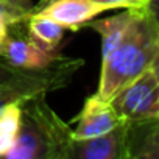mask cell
<instances>
[{"label": "cell", "mask_w": 159, "mask_h": 159, "mask_svg": "<svg viewBox=\"0 0 159 159\" xmlns=\"http://www.w3.org/2000/svg\"><path fill=\"white\" fill-rule=\"evenodd\" d=\"M128 159H159V119L128 123Z\"/></svg>", "instance_id": "9c48e42d"}, {"label": "cell", "mask_w": 159, "mask_h": 159, "mask_svg": "<svg viewBox=\"0 0 159 159\" xmlns=\"http://www.w3.org/2000/svg\"><path fill=\"white\" fill-rule=\"evenodd\" d=\"M105 11L108 10L95 0H50L33 13L48 16L66 30L76 31Z\"/></svg>", "instance_id": "52a82bcc"}, {"label": "cell", "mask_w": 159, "mask_h": 159, "mask_svg": "<svg viewBox=\"0 0 159 159\" xmlns=\"http://www.w3.org/2000/svg\"><path fill=\"white\" fill-rule=\"evenodd\" d=\"M48 2H50V0H45V2H44V5H45V3H48ZM44 5H42V7H44ZM38 10H39V8H38Z\"/></svg>", "instance_id": "44dd1931"}, {"label": "cell", "mask_w": 159, "mask_h": 159, "mask_svg": "<svg viewBox=\"0 0 159 159\" xmlns=\"http://www.w3.org/2000/svg\"><path fill=\"white\" fill-rule=\"evenodd\" d=\"M157 50L159 30L145 7H140L119 45L102 58V73L95 95L109 102L122 88L151 67Z\"/></svg>", "instance_id": "6da1fadb"}, {"label": "cell", "mask_w": 159, "mask_h": 159, "mask_svg": "<svg viewBox=\"0 0 159 159\" xmlns=\"http://www.w3.org/2000/svg\"><path fill=\"white\" fill-rule=\"evenodd\" d=\"M150 70L154 73L156 80L159 81V50H157V53H156V56H154V59H153V62H151V67H150Z\"/></svg>", "instance_id": "d6986e66"}, {"label": "cell", "mask_w": 159, "mask_h": 159, "mask_svg": "<svg viewBox=\"0 0 159 159\" xmlns=\"http://www.w3.org/2000/svg\"><path fill=\"white\" fill-rule=\"evenodd\" d=\"M58 53H50L28 38H11L5 45L2 59L17 69H42L48 66Z\"/></svg>", "instance_id": "ba28073f"}, {"label": "cell", "mask_w": 159, "mask_h": 159, "mask_svg": "<svg viewBox=\"0 0 159 159\" xmlns=\"http://www.w3.org/2000/svg\"><path fill=\"white\" fill-rule=\"evenodd\" d=\"M38 94L20 103V126L5 159H69L72 128Z\"/></svg>", "instance_id": "7a4b0ae2"}, {"label": "cell", "mask_w": 159, "mask_h": 159, "mask_svg": "<svg viewBox=\"0 0 159 159\" xmlns=\"http://www.w3.org/2000/svg\"><path fill=\"white\" fill-rule=\"evenodd\" d=\"M83 64L81 58L56 55L42 69H24L19 75L0 84V109L10 103H22L38 94H48L66 88Z\"/></svg>", "instance_id": "3957f363"}, {"label": "cell", "mask_w": 159, "mask_h": 159, "mask_svg": "<svg viewBox=\"0 0 159 159\" xmlns=\"http://www.w3.org/2000/svg\"><path fill=\"white\" fill-rule=\"evenodd\" d=\"M25 22L28 24V36L38 45L50 53H58V47L66 33L62 25L41 13H31Z\"/></svg>", "instance_id": "8fae6325"}, {"label": "cell", "mask_w": 159, "mask_h": 159, "mask_svg": "<svg viewBox=\"0 0 159 159\" xmlns=\"http://www.w3.org/2000/svg\"><path fill=\"white\" fill-rule=\"evenodd\" d=\"M22 70H24V69H17V67H14V66L5 62L3 59H0V84L5 83V81H8V80H11V78H14V76L19 75Z\"/></svg>", "instance_id": "2e32d148"}, {"label": "cell", "mask_w": 159, "mask_h": 159, "mask_svg": "<svg viewBox=\"0 0 159 159\" xmlns=\"http://www.w3.org/2000/svg\"><path fill=\"white\" fill-rule=\"evenodd\" d=\"M44 2H45V0H41V2H39V3H38V5H34V8H33V11H36V10H38V8H41V7H42V5H44Z\"/></svg>", "instance_id": "ffe728a7"}, {"label": "cell", "mask_w": 159, "mask_h": 159, "mask_svg": "<svg viewBox=\"0 0 159 159\" xmlns=\"http://www.w3.org/2000/svg\"><path fill=\"white\" fill-rule=\"evenodd\" d=\"M139 8H123L122 13L106 17V19H92L86 27L92 28L102 36V58L108 56L123 39L129 30Z\"/></svg>", "instance_id": "30bf717a"}, {"label": "cell", "mask_w": 159, "mask_h": 159, "mask_svg": "<svg viewBox=\"0 0 159 159\" xmlns=\"http://www.w3.org/2000/svg\"><path fill=\"white\" fill-rule=\"evenodd\" d=\"M5 2H7V0H5Z\"/></svg>", "instance_id": "603a6c76"}, {"label": "cell", "mask_w": 159, "mask_h": 159, "mask_svg": "<svg viewBox=\"0 0 159 159\" xmlns=\"http://www.w3.org/2000/svg\"><path fill=\"white\" fill-rule=\"evenodd\" d=\"M7 2L11 3V5H14V7H17V8H20L22 11H25L28 14H31L33 13V8H34L31 0H7Z\"/></svg>", "instance_id": "ac0fdd59"}, {"label": "cell", "mask_w": 159, "mask_h": 159, "mask_svg": "<svg viewBox=\"0 0 159 159\" xmlns=\"http://www.w3.org/2000/svg\"><path fill=\"white\" fill-rule=\"evenodd\" d=\"M116 114L126 123L159 119V81L148 69L109 100Z\"/></svg>", "instance_id": "277c9868"}, {"label": "cell", "mask_w": 159, "mask_h": 159, "mask_svg": "<svg viewBox=\"0 0 159 159\" xmlns=\"http://www.w3.org/2000/svg\"><path fill=\"white\" fill-rule=\"evenodd\" d=\"M126 137L128 123L122 122L102 136L81 140L72 139L69 159H128Z\"/></svg>", "instance_id": "5b68a950"}, {"label": "cell", "mask_w": 159, "mask_h": 159, "mask_svg": "<svg viewBox=\"0 0 159 159\" xmlns=\"http://www.w3.org/2000/svg\"><path fill=\"white\" fill-rule=\"evenodd\" d=\"M145 10L148 11V14L151 16V19L154 20V24L159 30V0H148L145 3Z\"/></svg>", "instance_id": "e0dca14e"}, {"label": "cell", "mask_w": 159, "mask_h": 159, "mask_svg": "<svg viewBox=\"0 0 159 159\" xmlns=\"http://www.w3.org/2000/svg\"><path fill=\"white\" fill-rule=\"evenodd\" d=\"M106 10H123V8H140L145 7L142 0H95Z\"/></svg>", "instance_id": "5bb4252c"}, {"label": "cell", "mask_w": 159, "mask_h": 159, "mask_svg": "<svg viewBox=\"0 0 159 159\" xmlns=\"http://www.w3.org/2000/svg\"><path fill=\"white\" fill-rule=\"evenodd\" d=\"M20 126V103H10L0 109V157L13 148Z\"/></svg>", "instance_id": "7c38bea8"}, {"label": "cell", "mask_w": 159, "mask_h": 159, "mask_svg": "<svg viewBox=\"0 0 159 159\" xmlns=\"http://www.w3.org/2000/svg\"><path fill=\"white\" fill-rule=\"evenodd\" d=\"M0 13H2L10 22L11 25H17V24H24L27 20V17L30 16L28 13L22 11L20 8L5 2V0H0Z\"/></svg>", "instance_id": "4fadbf2b"}, {"label": "cell", "mask_w": 159, "mask_h": 159, "mask_svg": "<svg viewBox=\"0 0 159 159\" xmlns=\"http://www.w3.org/2000/svg\"><path fill=\"white\" fill-rule=\"evenodd\" d=\"M75 122L76 125L72 129V137L81 140L102 136L114 129L123 120L116 114L109 102H105L97 95H92L84 102L83 109L76 116Z\"/></svg>", "instance_id": "8992f818"}, {"label": "cell", "mask_w": 159, "mask_h": 159, "mask_svg": "<svg viewBox=\"0 0 159 159\" xmlns=\"http://www.w3.org/2000/svg\"><path fill=\"white\" fill-rule=\"evenodd\" d=\"M10 27H11V22L0 13V58L3 56L5 45L10 39Z\"/></svg>", "instance_id": "9a60e30c"}, {"label": "cell", "mask_w": 159, "mask_h": 159, "mask_svg": "<svg viewBox=\"0 0 159 159\" xmlns=\"http://www.w3.org/2000/svg\"><path fill=\"white\" fill-rule=\"evenodd\" d=\"M147 2H148V0H142V3H143V5H145V3H147Z\"/></svg>", "instance_id": "7402d4cb"}]
</instances>
